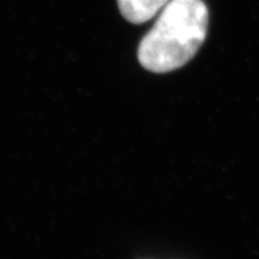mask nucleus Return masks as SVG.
Masks as SVG:
<instances>
[{
  "instance_id": "obj_1",
  "label": "nucleus",
  "mask_w": 259,
  "mask_h": 259,
  "mask_svg": "<svg viewBox=\"0 0 259 259\" xmlns=\"http://www.w3.org/2000/svg\"><path fill=\"white\" fill-rule=\"evenodd\" d=\"M208 25L209 11L203 0H170L139 44V63L155 73L180 69L205 41Z\"/></svg>"
},
{
  "instance_id": "obj_2",
  "label": "nucleus",
  "mask_w": 259,
  "mask_h": 259,
  "mask_svg": "<svg viewBox=\"0 0 259 259\" xmlns=\"http://www.w3.org/2000/svg\"><path fill=\"white\" fill-rule=\"evenodd\" d=\"M170 0H118L122 17L135 24L149 21Z\"/></svg>"
}]
</instances>
